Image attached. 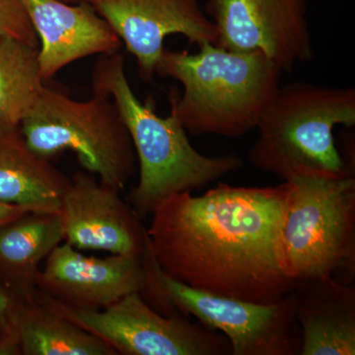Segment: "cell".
Returning <instances> with one entry per match:
<instances>
[{
  "mask_svg": "<svg viewBox=\"0 0 355 355\" xmlns=\"http://www.w3.org/2000/svg\"><path fill=\"white\" fill-rule=\"evenodd\" d=\"M288 182L247 188L218 183L202 196L168 198L151 214L149 244L171 279L257 304L279 302L297 284L284 243Z\"/></svg>",
  "mask_w": 355,
  "mask_h": 355,
  "instance_id": "cell-1",
  "label": "cell"
},
{
  "mask_svg": "<svg viewBox=\"0 0 355 355\" xmlns=\"http://www.w3.org/2000/svg\"><path fill=\"white\" fill-rule=\"evenodd\" d=\"M198 53L164 49L156 74L179 81L171 114L193 135L240 137L257 128L280 87L282 70L261 51L203 43Z\"/></svg>",
  "mask_w": 355,
  "mask_h": 355,
  "instance_id": "cell-2",
  "label": "cell"
},
{
  "mask_svg": "<svg viewBox=\"0 0 355 355\" xmlns=\"http://www.w3.org/2000/svg\"><path fill=\"white\" fill-rule=\"evenodd\" d=\"M92 86L93 94L116 103L130 132L139 181L128 203L140 218L151 216L168 198L200 190L242 167L236 154L211 157L198 153L174 114L161 118L153 102L139 101L128 83L120 51L97 60Z\"/></svg>",
  "mask_w": 355,
  "mask_h": 355,
  "instance_id": "cell-3",
  "label": "cell"
},
{
  "mask_svg": "<svg viewBox=\"0 0 355 355\" xmlns=\"http://www.w3.org/2000/svg\"><path fill=\"white\" fill-rule=\"evenodd\" d=\"M355 125L354 88L294 83L279 87L257 125L250 163L282 182L354 174L336 146V125Z\"/></svg>",
  "mask_w": 355,
  "mask_h": 355,
  "instance_id": "cell-4",
  "label": "cell"
},
{
  "mask_svg": "<svg viewBox=\"0 0 355 355\" xmlns=\"http://www.w3.org/2000/svg\"><path fill=\"white\" fill-rule=\"evenodd\" d=\"M140 259L144 279L139 293L161 314L193 317L220 331L230 342L232 355H301L293 291L279 302L263 305L198 291L162 272L149 238Z\"/></svg>",
  "mask_w": 355,
  "mask_h": 355,
  "instance_id": "cell-5",
  "label": "cell"
},
{
  "mask_svg": "<svg viewBox=\"0 0 355 355\" xmlns=\"http://www.w3.org/2000/svg\"><path fill=\"white\" fill-rule=\"evenodd\" d=\"M33 150L49 159L64 151L76 153L86 171L121 191L137 170L130 132L116 103L93 94L76 101L44 86L30 114L21 121Z\"/></svg>",
  "mask_w": 355,
  "mask_h": 355,
  "instance_id": "cell-6",
  "label": "cell"
},
{
  "mask_svg": "<svg viewBox=\"0 0 355 355\" xmlns=\"http://www.w3.org/2000/svg\"><path fill=\"white\" fill-rule=\"evenodd\" d=\"M284 243L298 282L355 279V178L303 176L289 180Z\"/></svg>",
  "mask_w": 355,
  "mask_h": 355,
  "instance_id": "cell-7",
  "label": "cell"
},
{
  "mask_svg": "<svg viewBox=\"0 0 355 355\" xmlns=\"http://www.w3.org/2000/svg\"><path fill=\"white\" fill-rule=\"evenodd\" d=\"M37 300L99 338L116 355H228L230 342L191 318L166 316L133 292L102 310L70 307L38 291Z\"/></svg>",
  "mask_w": 355,
  "mask_h": 355,
  "instance_id": "cell-8",
  "label": "cell"
},
{
  "mask_svg": "<svg viewBox=\"0 0 355 355\" xmlns=\"http://www.w3.org/2000/svg\"><path fill=\"white\" fill-rule=\"evenodd\" d=\"M216 46L261 51L282 71L314 58L306 0H207Z\"/></svg>",
  "mask_w": 355,
  "mask_h": 355,
  "instance_id": "cell-9",
  "label": "cell"
},
{
  "mask_svg": "<svg viewBox=\"0 0 355 355\" xmlns=\"http://www.w3.org/2000/svg\"><path fill=\"white\" fill-rule=\"evenodd\" d=\"M104 18L137 60L141 80L149 83L164 51L166 37L182 35L189 43L216 44L214 22L198 0H85Z\"/></svg>",
  "mask_w": 355,
  "mask_h": 355,
  "instance_id": "cell-10",
  "label": "cell"
},
{
  "mask_svg": "<svg viewBox=\"0 0 355 355\" xmlns=\"http://www.w3.org/2000/svg\"><path fill=\"white\" fill-rule=\"evenodd\" d=\"M119 193L91 173L70 178L60 210L64 241L77 250L140 256L148 241L147 228Z\"/></svg>",
  "mask_w": 355,
  "mask_h": 355,
  "instance_id": "cell-11",
  "label": "cell"
},
{
  "mask_svg": "<svg viewBox=\"0 0 355 355\" xmlns=\"http://www.w3.org/2000/svg\"><path fill=\"white\" fill-rule=\"evenodd\" d=\"M144 270L140 256H84L69 243L60 244L44 261L38 291L70 307L102 310L140 292Z\"/></svg>",
  "mask_w": 355,
  "mask_h": 355,
  "instance_id": "cell-12",
  "label": "cell"
},
{
  "mask_svg": "<svg viewBox=\"0 0 355 355\" xmlns=\"http://www.w3.org/2000/svg\"><path fill=\"white\" fill-rule=\"evenodd\" d=\"M38 36L39 65L44 81L91 55L120 51L123 43L88 2L21 0Z\"/></svg>",
  "mask_w": 355,
  "mask_h": 355,
  "instance_id": "cell-13",
  "label": "cell"
},
{
  "mask_svg": "<svg viewBox=\"0 0 355 355\" xmlns=\"http://www.w3.org/2000/svg\"><path fill=\"white\" fill-rule=\"evenodd\" d=\"M70 178L28 144L21 123L0 121V202L60 214Z\"/></svg>",
  "mask_w": 355,
  "mask_h": 355,
  "instance_id": "cell-14",
  "label": "cell"
},
{
  "mask_svg": "<svg viewBox=\"0 0 355 355\" xmlns=\"http://www.w3.org/2000/svg\"><path fill=\"white\" fill-rule=\"evenodd\" d=\"M295 315L301 355L355 354V288L335 279L298 282Z\"/></svg>",
  "mask_w": 355,
  "mask_h": 355,
  "instance_id": "cell-15",
  "label": "cell"
},
{
  "mask_svg": "<svg viewBox=\"0 0 355 355\" xmlns=\"http://www.w3.org/2000/svg\"><path fill=\"white\" fill-rule=\"evenodd\" d=\"M64 241L55 212L26 211L0 224V282L21 302L36 297L42 263Z\"/></svg>",
  "mask_w": 355,
  "mask_h": 355,
  "instance_id": "cell-16",
  "label": "cell"
},
{
  "mask_svg": "<svg viewBox=\"0 0 355 355\" xmlns=\"http://www.w3.org/2000/svg\"><path fill=\"white\" fill-rule=\"evenodd\" d=\"M15 331L22 355H116L99 338L36 297L21 306Z\"/></svg>",
  "mask_w": 355,
  "mask_h": 355,
  "instance_id": "cell-17",
  "label": "cell"
},
{
  "mask_svg": "<svg viewBox=\"0 0 355 355\" xmlns=\"http://www.w3.org/2000/svg\"><path fill=\"white\" fill-rule=\"evenodd\" d=\"M39 49L0 38V121L21 123L44 88Z\"/></svg>",
  "mask_w": 355,
  "mask_h": 355,
  "instance_id": "cell-18",
  "label": "cell"
},
{
  "mask_svg": "<svg viewBox=\"0 0 355 355\" xmlns=\"http://www.w3.org/2000/svg\"><path fill=\"white\" fill-rule=\"evenodd\" d=\"M0 38H12L39 49V39L21 0H0Z\"/></svg>",
  "mask_w": 355,
  "mask_h": 355,
  "instance_id": "cell-19",
  "label": "cell"
},
{
  "mask_svg": "<svg viewBox=\"0 0 355 355\" xmlns=\"http://www.w3.org/2000/svg\"><path fill=\"white\" fill-rule=\"evenodd\" d=\"M22 305L23 302L0 282V334L15 331L16 322Z\"/></svg>",
  "mask_w": 355,
  "mask_h": 355,
  "instance_id": "cell-20",
  "label": "cell"
},
{
  "mask_svg": "<svg viewBox=\"0 0 355 355\" xmlns=\"http://www.w3.org/2000/svg\"><path fill=\"white\" fill-rule=\"evenodd\" d=\"M0 355H22L16 331L0 334Z\"/></svg>",
  "mask_w": 355,
  "mask_h": 355,
  "instance_id": "cell-21",
  "label": "cell"
},
{
  "mask_svg": "<svg viewBox=\"0 0 355 355\" xmlns=\"http://www.w3.org/2000/svg\"><path fill=\"white\" fill-rule=\"evenodd\" d=\"M26 211L27 210L21 209V207L0 202V224L16 218V217L20 216L21 214H25Z\"/></svg>",
  "mask_w": 355,
  "mask_h": 355,
  "instance_id": "cell-22",
  "label": "cell"
},
{
  "mask_svg": "<svg viewBox=\"0 0 355 355\" xmlns=\"http://www.w3.org/2000/svg\"><path fill=\"white\" fill-rule=\"evenodd\" d=\"M60 1L65 2V3H79V2L85 1V0H60Z\"/></svg>",
  "mask_w": 355,
  "mask_h": 355,
  "instance_id": "cell-23",
  "label": "cell"
}]
</instances>
